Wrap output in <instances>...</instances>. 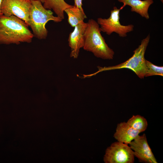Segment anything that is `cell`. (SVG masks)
Instances as JSON below:
<instances>
[{
	"instance_id": "cell-17",
	"label": "cell",
	"mask_w": 163,
	"mask_h": 163,
	"mask_svg": "<svg viewBox=\"0 0 163 163\" xmlns=\"http://www.w3.org/2000/svg\"><path fill=\"white\" fill-rule=\"evenodd\" d=\"M3 0H0V16L3 15V14L1 12V5L2 2Z\"/></svg>"
},
{
	"instance_id": "cell-3",
	"label": "cell",
	"mask_w": 163,
	"mask_h": 163,
	"mask_svg": "<svg viewBox=\"0 0 163 163\" xmlns=\"http://www.w3.org/2000/svg\"><path fill=\"white\" fill-rule=\"evenodd\" d=\"M32 4L29 15L28 26L32 31L34 37L40 40L46 39L48 31L46 27L49 21L59 22L62 19L53 15L50 10L45 8L39 0H31Z\"/></svg>"
},
{
	"instance_id": "cell-15",
	"label": "cell",
	"mask_w": 163,
	"mask_h": 163,
	"mask_svg": "<svg viewBox=\"0 0 163 163\" xmlns=\"http://www.w3.org/2000/svg\"><path fill=\"white\" fill-rule=\"evenodd\" d=\"M146 71L145 77L155 75L163 76V67L158 66L145 60Z\"/></svg>"
},
{
	"instance_id": "cell-12",
	"label": "cell",
	"mask_w": 163,
	"mask_h": 163,
	"mask_svg": "<svg viewBox=\"0 0 163 163\" xmlns=\"http://www.w3.org/2000/svg\"><path fill=\"white\" fill-rule=\"evenodd\" d=\"M43 7L46 9L53 10L57 16L64 18L65 9L72 6L67 3L65 0H44Z\"/></svg>"
},
{
	"instance_id": "cell-7",
	"label": "cell",
	"mask_w": 163,
	"mask_h": 163,
	"mask_svg": "<svg viewBox=\"0 0 163 163\" xmlns=\"http://www.w3.org/2000/svg\"><path fill=\"white\" fill-rule=\"evenodd\" d=\"M31 4V0H3L1 10L3 15L16 16L28 25Z\"/></svg>"
},
{
	"instance_id": "cell-4",
	"label": "cell",
	"mask_w": 163,
	"mask_h": 163,
	"mask_svg": "<svg viewBox=\"0 0 163 163\" xmlns=\"http://www.w3.org/2000/svg\"><path fill=\"white\" fill-rule=\"evenodd\" d=\"M150 38V35L149 34L145 38L142 39L140 44L133 51L134 53L132 56L126 61L117 65L111 66H98L97 68L98 70L97 72L90 74V75L92 76L99 72L105 71L127 68L134 72L139 78H143L145 77L146 71V59L144 55Z\"/></svg>"
},
{
	"instance_id": "cell-9",
	"label": "cell",
	"mask_w": 163,
	"mask_h": 163,
	"mask_svg": "<svg viewBox=\"0 0 163 163\" xmlns=\"http://www.w3.org/2000/svg\"><path fill=\"white\" fill-rule=\"evenodd\" d=\"M87 23L81 22L74 27L73 30L70 32L68 38L69 45L71 49L70 57L77 59L80 49L84 44V34Z\"/></svg>"
},
{
	"instance_id": "cell-1",
	"label": "cell",
	"mask_w": 163,
	"mask_h": 163,
	"mask_svg": "<svg viewBox=\"0 0 163 163\" xmlns=\"http://www.w3.org/2000/svg\"><path fill=\"white\" fill-rule=\"evenodd\" d=\"M34 37L24 21L14 15L0 16V44L30 43Z\"/></svg>"
},
{
	"instance_id": "cell-6",
	"label": "cell",
	"mask_w": 163,
	"mask_h": 163,
	"mask_svg": "<svg viewBox=\"0 0 163 163\" xmlns=\"http://www.w3.org/2000/svg\"><path fill=\"white\" fill-rule=\"evenodd\" d=\"M104 160L106 163H133L134 156L128 144L117 141L106 149Z\"/></svg>"
},
{
	"instance_id": "cell-16",
	"label": "cell",
	"mask_w": 163,
	"mask_h": 163,
	"mask_svg": "<svg viewBox=\"0 0 163 163\" xmlns=\"http://www.w3.org/2000/svg\"><path fill=\"white\" fill-rule=\"evenodd\" d=\"M74 6L77 7L81 10L84 11L82 7V0H74Z\"/></svg>"
},
{
	"instance_id": "cell-2",
	"label": "cell",
	"mask_w": 163,
	"mask_h": 163,
	"mask_svg": "<svg viewBox=\"0 0 163 163\" xmlns=\"http://www.w3.org/2000/svg\"><path fill=\"white\" fill-rule=\"evenodd\" d=\"M99 25L93 19L87 23L84 34L83 49L92 52L96 57L104 59H112L114 52L108 46L101 34Z\"/></svg>"
},
{
	"instance_id": "cell-14",
	"label": "cell",
	"mask_w": 163,
	"mask_h": 163,
	"mask_svg": "<svg viewBox=\"0 0 163 163\" xmlns=\"http://www.w3.org/2000/svg\"><path fill=\"white\" fill-rule=\"evenodd\" d=\"M126 123L130 127L140 133L145 131L148 125L146 119L139 115H133Z\"/></svg>"
},
{
	"instance_id": "cell-8",
	"label": "cell",
	"mask_w": 163,
	"mask_h": 163,
	"mask_svg": "<svg viewBox=\"0 0 163 163\" xmlns=\"http://www.w3.org/2000/svg\"><path fill=\"white\" fill-rule=\"evenodd\" d=\"M129 144L134 156L139 161L146 163H157L147 141L145 134L139 135Z\"/></svg>"
},
{
	"instance_id": "cell-11",
	"label": "cell",
	"mask_w": 163,
	"mask_h": 163,
	"mask_svg": "<svg viewBox=\"0 0 163 163\" xmlns=\"http://www.w3.org/2000/svg\"><path fill=\"white\" fill-rule=\"evenodd\" d=\"M123 3V8L128 5L131 7V11L139 14L146 19L149 18L148 9L153 2V0H118Z\"/></svg>"
},
{
	"instance_id": "cell-19",
	"label": "cell",
	"mask_w": 163,
	"mask_h": 163,
	"mask_svg": "<svg viewBox=\"0 0 163 163\" xmlns=\"http://www.w3.org/2000/svg\"><path fill=\"white\" fill-rule=\"evenodd\" d=\"M163 3V0H160Z\"/></svg>"
},
{
	"instance_id": "cell-18",
	"label": "cell",
	"mask_w": 163,
	"mask_h": 163,
	"mask_svg": "<svg viewBox=\"0 0 163 163\" xmlns=\"http://www.w3.org/2000/svg\"><path fill=\"white\" fill-rule=\"evenodd\" d=\"M43 4L44 3V0H39Z\"/></svg>"
},
{
	"instance_id": "cell-5",
	"label": "cell",
	"mask_w": 163,
	"mask_h": 163,
	"mask_svg": "<svg viewBox=\"0 0 163 163\" xmlns=\"http://www.w3.org/2000/svg\"><path fill=\"white\" fill-rule=\"evenodd\" d=\"M123 8L118 9L114 7L110 11V17L107 18H101L97 19V22L100 26L101 31L106 33L108 35L113 32L118 34L121 37H126L127 34L133 30L134 26L133 24L122 25L120 21V12Z\"/></svg>"
},
{
	"instance_id": "cell-10",
	"label": "cell",
	"mask_w": 163,
	"mask_h": 163,
	"mask_svg": "<svg viewBox=\"0 0 163 163\" xmlns=\"http://www.w3.org/2000/svg\"><path fill=\"white\" fill-rule=\"evenodd\" d=\"M140 133L130 127L126 122H123L117 124L113 137L117 141L128 145Z\"/></svg>"
},
{
	"instance_id": "cell-13",
	"label": "cell",
	"mask_w": 163,
	"mask_h": 163,
	"mask_svg": "<svg viewBox=\"0 0 163 163\" xmlns=\"http://www.w3.org/2000/svg\"><path fill=\"white\" fill-rule=\"evenodd\" d=\"M64 12L68 16V22L71 27H73L81 22L84 21V20L87 18L84 11L74 6L66 8Z\"/></svg>"
}]
</instances>
